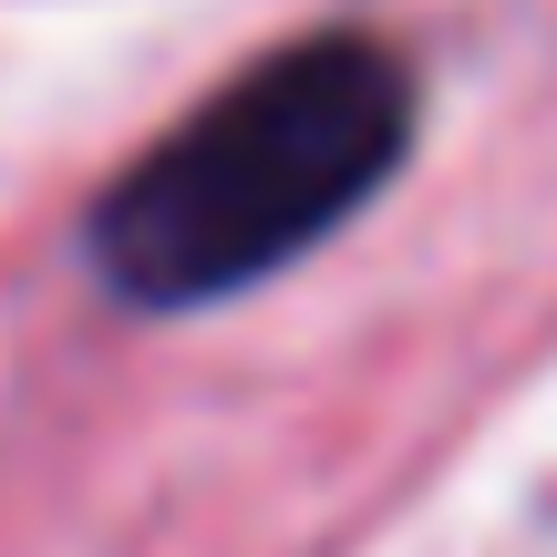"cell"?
<instances>
[{"instance_id":"1","label":"cell","mask_w":557,"mask_h":557,"mask_svg":"<svg viewBox=\"0 0 557 557\" xmlns=\"http://www.w3.org/2000/svg\"><path fill=\"white\" fill-rule=\"evenodd\" d=\"M413 145V83L382 41L310 32L207 94L94 207V269L135 310L259 289L320 248Z\"/></svg>"}]
</instances>
